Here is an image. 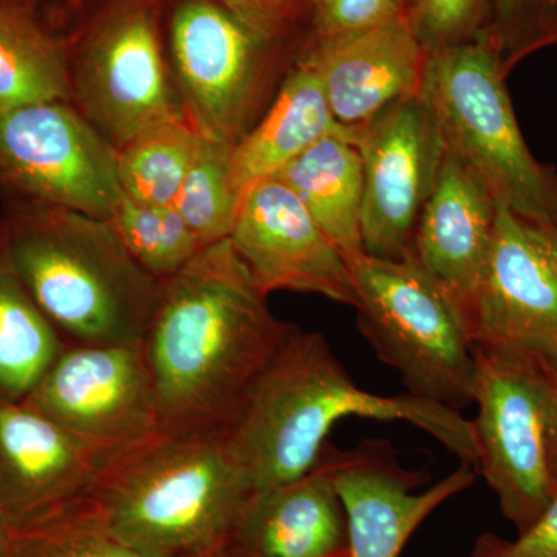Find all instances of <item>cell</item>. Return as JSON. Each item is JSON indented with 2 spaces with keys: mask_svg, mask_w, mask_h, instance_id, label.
Returning <instances> with one entry per match:
<instances>
[{
  "mask_svg": "<svg viewBox=\"0 0 557 557\" xmlns=\"http://www.w3.org/2000/svg\"><path fill=\"white\" fill-rule=\"evenodd\" d=\"M469 557H557V493L536 522L515 541L480 534Z\"/></svg>",
  "mask_w": 557,
  "mask_h": 557,
  "instance_id": "f546056e",
  "label": "cell"
},
{
  "mask_svg": "<svg viewBox=\"0 0 557 557\" xmlns=\"http://www.w3.org/2000/svg\"><path fill=\"white\" fill-rule=\"evenodd\" d=\"M70 95L116 150L150 127L186 119L168 79L156 25L138 7L102 22L70 70Z\"/></svg>",
  "mask_w": 557,
  "mask_h": 557,
  "instance_id": "8fae6325",
  "label": "cell"
},
{
  "mask_svg": "<svg viewBox=\"0 0 557 557\" xmlns=\"http://www.w3.org/2000/svg\"><path fill=\"white\" fill-rule=\"evenodd\" d=\"M234 146L200 135L196 157L174 207L203 247L230 239L239 208L231 156Z\"/></svg>",
  "mask_w": 557,
  "mask_h": 557,
  "instance_id": "d4e9b609",
  "label": "cell"
},
{
  "mask_svg": "<svg viewBox=\"0 0 557 557\" xmlns=\"http://www.w3.org/2000/svg\"><path fill=\"white\" fill-rule=\"evenodd\" d=\"M552 438H553V449H555V457H556V463H557V376H555V384H553Z\"/></svg>",
  "mask_w": 557,
  "mask_h": 557,
  "instance_id": "e575fe53",
  "label": "cell"
},
{
  "mask_svg": "<svg viewBox=\"0 0 557 557\" xmlns=\"http://www.w3.org/2000/svg\"><path fill=\"white\" fill-rule=\"evenodd\" d=\"M251 493L226 437L157 431L113 454L86 502L141 555L225 557Z\"/></svg>",
  "mask_w": 557,
  "mask_h": 557,
  "instance_id": "3957f363",
  "label": "cell"
},
{
  "mask_svg": "<svg viewBox=\"0 0 557 557\" xmlns=\"http://www.w3.org/2000/svg\"><path fill=\"white\" fill-rule=\"evenodd\" d=\"M357 148L364 172V252L406 258L446 153L426 101L418 94L392 106L358 131Z\"/></svg>",
  "mask_w": 557,
  "mask_h": 557,
  "instance_id": "4fadbf2b",
  "label": "cell"
},
{
  "mask_svg": "<svg viewBox=\"0 0 557 557\" xmlns=\"http://www.w3.org/2000/svg\"><path fill=\"white\" fill-rule=\"evenodd\" d=\"M109 222L139 265L160 281L174 276L203 248L172 205L123 196Z\"/></svg>",
  "mask_w": 557,
  "mask_h": 557,
  "instance_id": "484cf974",
  "label": "cell"
},
{
  "mask_svg": "<svg viewBox=\"0 0 557 557\" xmlns=\"http://www.w3.org/2000/svg\"><path fill=\"white\" fill-rule=\"evenodd\" d=\"M428 53L405 13L369 30L318 39L298 65L317 75L341 126L358 132L420 94Z\"/></svg>",
  "mask_w": 557,
  "mask_h": 557,
  "instance_id": "e0dca14e",
  "label": "cell"
},
{
  "mask_svg": "<svg viewBox=\"0 0 557 557\" xmlns=\"http://www.w3.org/2000/svg\"><path fill=\"white\" fill-rule=\"evenodd\" d=\"M146 557H188V556L146 555Z\"/></svg>",
  "mask_w": 557,
  "mask_h": 557,
  "instance_id": "d590c367",
  "label": "cell"
},
{
  "mask_svg": "<svg viewBox=\"0 0 557 557\" xmlns=\"http://www.w3.org/2000/svg\"><path fill=\"white\" fill-rule=\"evenodd\" d=\"M493 28L487 32L500 54L505 72L534 46L531 0H490Z\"/></svg>",
  "mask_w": 557,
  "mask_h": 557,
  "instance_id": "4dcf8cb0",
  "label": "cell"
},
{
  "mask_svg": "<svg viewBox=\"0 0 557 557\" xmlns=\"http://www.w3.org/2000/svg\"><path fill=\"white\" fill-rule=\"evenodd\" d=\"M225 557H350L346 508L327 471L317 461L302 478L251 493Z\"/></svg>",
  "mask_w": 557,
  "mask_h": 557,
  "instance_id": "ac0fdd59",
  "label": "cell"
},
{
  "mask_svg": "<svg viewBox=\"0 0 557 557\" xmlns=\"http://www.w3.org/2000/svg\"><path fill=\"white\" fill-rule=\"evenodd\" d=\"M487 32L428 53L420 95L446 152L497 208L557 233V177L531 156Z\"/></svg>",
  "mask_w": 557,
  "mask_h": 557,
  "instance_id": "5b68a950",
  "label": "cell"
},
{
  "mask_svg": "<svg viewBox=\"0 0 557 557\" xmlns=\"http://www.w3.org/2000/svg\"><path fill=\"white\" fill-rule=\"evenodd\" d=\"M534 46L557 42V0H531Z\"/></svg>",
  "mask_w": 557,
  "mask_h": 557,
  "instance_id": "d6a6232c",
  "label": "cell"
},
{
  "mask_svg": "<svg viewBox=\"0 0 557 557\" xmlns=\"http://www.w3.org/2000/svg\"><path fill=\"white\" fill-rule=\"evenodd\" d=\"M119 450L0 398V515L17 531L76 507Z\"/></svg>",
  "mask_w": 557,
  "mask_h": 557,
  "instance_id": "9a60e30c",
  "label": "cell"
},
{
  "mask_svg": "<svg viewBox=\"0 0 557 557\" xmlns=\"http://www.w3.org/2000/svg\"><path fill=\"white\" fill-rule=\"evenodd\" d=\"M211 0L183 3L172 22V51L186 119L203 137L236 146L265 97L263 44Z\"/></svg>",
  "mask_w": 557,
  "mask_h": 557,
  "instance_id": "9c48e42d",
  "label": "cell"
},
{
  "mask_svg": "<svg viewBox=\"0 0 557 557\" xmlns=\"http://www.w3.org/2000/svg\"><path fill=\"white\" fill-rule=\"evenodd\" d=\"M490 0H413L408 11L428 51L478 38Z\"/></svg>",
  "mask_w": 557,
  "mask_h": 557,
  "instance_id": "83f0119b",
  "label": "cell"
},
{
  "mask_svg": "<svg viewBox=\"0 0 557 557\" xmlns=\"http://www.w3.org/2000/svg\"><path fill=\"white\" fill-rule=\"evenodd\" d=\"M405 13L406 0H321L318 39L369 30Z\"/></svg>",
  "mask_w": 557,
  "mask_h": 557,
  "instance_id": "f1b7e54d",
  "label": "cell"
},
{
  "mask_svg": "<svg viewBox=\"0 0 557 557\" xmlns=\"http://www.w3.org/2000/svg\"><path fill=\"white\" fill-rule=\"evenodd\" d=\"M14 269L67 344H143L161 281L109 220L39 203L3 220Z\"/></svg>",
  "mask_w": 557,
  "mask_h": 557,
  "instance_id": "277c9868",
  "label": "cell"
},
{
  "mask_svg": "<svg viewBox=\"0 0 557 557\" xmlns=\"http://www.w3.org/2000/svg\"><path fill=\"white\" fill-rule=\"evenodd\" d=\"M274 177L284 182L329 240L346 256L364 252V172L350 139L329 135L296 157Z\"/></svg>",
  "mask_w": 557,
  "mask_h": 557,
  "instance_id": "44dd1931",
  "label": "cell"
},
{
  "mask_svg": "<svg viewBox=\"0 0 557 557\" xmlns=\"http://www.w3.org/2000/svg\"><path fill=\"white\" fill-rule=\"evenodd\" d=\"M329 135L346 137L357 146L358 132L341 126L317 75L298 65L262 119L233 148L231 166L240 196L255 183L277 175Z\"/></svg>",
  "mask_w": 557,
  "mask_h": 557,
  "instance_id": "ffe728a7",
  "label": "cell"
},
{
  "mask_svg": "<svg viewBox=\"0 0 557 557\" xmlns=\"http://www.w3.org/2000/svg\"><path fill=\"white\" fill-rule=\"evenodd\" d=\"M468 318L474 344L512 348L557 376V233L497 208Z\"/></svg>",
  "mask_w": 557,
  "mask_h": 557,
  "instance_id": "30bf717a",
  "label": "cell"
},
{
  "mask_svg": "<svg viewBox=\"0 0 557 557\" xmlns=\"http://www.w3.org/2000/svg\"><path fill=\"white\" fill-rule=\"evenodd\" d=\"M318 2H321V0H318Z\"/></svg>",
  "mask_w": 557,
  "mask_h": 557,
  "instance_id": "74e56055",
  "label": "cell"
},
{
  "mask_svg": "<svg viewBox=\"0 0 557 557\" xmlns=\"http://www.w3.org/2000/svg\"><path fill=\"white\" fill-rule=\"evenodd\" d=\"M0 183H2V178H0Z\"/></svg>",
  "mask_w": 557,
  "mask_h": 557,
  "instance_id": "8d00e7d4",
  "label": "cell"
},
{
  "mask_svg": "<svg viewBox=\"0 0 557 557\" xmlns=\"http://www.w3.org/2000/svg\"><path fill=\"white\" fill-rule=\"evenodd\" d=\"M357 322L381 362L413 397L461 412L474 397V338L467 310L412 255L346 256Z\"/></svg>",
  "mask_w": 557,
  "mask_h": 557,
  "instance_id": "8992f818",
  "label": "cell"
},
{
  "mask_svg": "<svg viewBox=\"0 0 557 557\" xmlns=\"http://www.w3.org/2000/svg\"><path fill=\"white\" fill-rule=\"evenodd\" d=\"M0 178L39 203L102 220L124 196L116 149L65 101L0 109Z\"/></svg>",
  "mask_w": 557,
  "mask_h": 557,
  "instance_id": "ba28073f",
  "label": "cell"
},
{
  "mask_svg": "<svg viewBox=\"0 0 557 557\" xmlns=\"http://www.w3.org/2000/svg\"><path fill=\"white\" fill-rule=\"evenodd\" d=\"M14 544V530L0 515V557H11Z\"/></svg>",
  "mask_w": 557,
  "mask_h": 557,
  "instance_id": "836d02e7",
  "label": "cell"
},
{
  "mask_svg": "<svg viewBox=\"0 0 557 557\" xmlns=\"http://www.w3.org/2000/svg\"><path fill=\"white\" fill-rule=\"evenodd\" d=\"M348 417L405 421L479 472L472 421L409 392L364 391L324 335L299 327L260 376L226 443L255 493L306 475L317 465L330 431Z\"/></svg>",
  "mask_w": 557,
  "mask_h": 557,
  "instance_id": "7a4b0ae2",
  "label": "cell"
},
{
  "mask_svg": "<svg viewBox=\"0 0 557 557\" xmlns=\"http://www.w3.org/2000/svg\"><path fill=\"white\" fill-rule=\"evenodd\" d=\"M318 463L327 471L346 508L350 557H399L417 528L478 479L467 461L423 493V471H409L388 440H362L355 449L325 443Z\"/></svg>",
  "mask_w": 557,
  "mask_h": 557,
  "instance_id": "5bb4252c",
  "label": "cell"
},
{
  "mask_svg": "<svg viewBox=\"0 0 557 557\" xmlns=\"http://www.w3.org/2000/svg\"><path fill=\"white\" fill-rule=\"evenodd\" d=\"M296 329L271 311L230 239L201 248L161 281L143 339L159 431L226 437Z\"/></svg>",
  "mask_w": 557,
  "mask_h": 557,
  "instance_id": "6da1fadb",
  "label": "cell"
},
{
  "mask_svg": "<svg viewBox=\"0 0 557 557\" xmlns=\"http://www.w3.org/2000/svg\"><path fill=\"white\" fill-rule=\"evenodd\" d=\"M69 98L70 65L60 40L30 13L0 0V109Z\"/></svg>",
  "mask_w": 557,
  "mask_h": 557,
  "instance_id": "603a6c76",
  "label": "cell"
},
{
  "mask_svg": "<svg viewBox=\"0 0 557 557\" xmlns=\"http://www.w3.org/2000/svg\"><path fill=\"white\" fill-rule=\"evenodd\" d=\"M223 9L259 35L270 40L278 27V11L276 0H214Z\"/></svg>",
  "mask_w": 557,
  "mask_h": 557,
  "instance_id": "1f68e13d",
  "label": "cell"
},
{
  "mask_svg": "<svg viewBox=\"0 0 557 557\" xmlns=\"http://www.w3.org/2000/svg\"><path fill=\"white\" fill-rule=\"evenodd\" d=\"M24 403L109 448H124L159 431L143 344H67Z\"/></svg>",
  "mask_w": 557,
  "mask_h": 557,
  "instance_id": "7c38bea8",
  "label": "cell"
},
{
  "mask_svg": "<svg viewBox=\"0 0 557 557\" xmlns=\"http://www.w3.org/2000/svg\"><path fill=\"white\" fill-rule=\"evenodd\" d=\"M230 240L267 296L288 289L357 307L346 258L281 180L244 190Z\"/></svg>",
  "mask_w": 557,
  "mask_h": 557,
  "instance_id": "2e32d148",
  "label": "cell"
},
{
  "mask_svg": "<svg viewBox=\"0 0 557 557\" xmlns=\"http://www.w3.org/2000/svg\"><path fill=\"white\" fill-rule=\"evenodd\" d=\"M65 346L14 269L0 223V398L24 401Z\"/></svg>",
  "mask_w": 557,
  "mask_h": 557,
  "instance_id": "7402d4cb",
  "label": "cell"
},
{
  "mask_svg": "<svg viewBox=\"0 0 557 557\" xmlns=\"http://www.w3.org/2000/svg\"><path fill=\"white\" fill-rule=\"evenodd\" d=\"M472 420L479 474L496 493L502 515L518 533L536 522L557 493L552 438L555 376L512 348L474 344Z\"/></svg>",
  "mask_w": 557,
  "mask_h": 557,
  "instance_id": "52a82bcc",
  "label": "cell"
},
{
  "mask_svg": "<svg viewBox=\"0 0 557 557\" xmlns=\"http://www.w3.org/2000/svg\"><path fill=\"white\" fill-rule=\"evenodd\" d=\"M11 557H146L112 536L87 502L44 520L14 530Z\"/></svg>",
  "mask_w": 557,
  "mask_h": 557,
  "instance_id": "4316f807",
  "label": "cell"
},
{
  "mask_svg": "<svg viewBox=\"0 0 557 557\" xmlns=\"http://www.w3.org/2000/svg\"><path fill=\"white\" fill-rule=\"evenodd\" d=\"M200 134L188 119L168 121L116 150L121 190L127 199L174 205L196 157Z\"/></svg>",
  "mask_w": 557,
  "mask_h": 557,
  "instance_id": "cb8c5ba5",
  "label": "cell"
},
{
  "mask_svg": "<svg viewBox=\"0 0 557 557\" xmlns=\"http://www.w3.org/2000/svg\"><path fill=\"white\" fill-rule=\"evenodd\" d=\"M276 2H278V0H276Z\"/></svg>",
  "mask_w": 557,
  "mask_h": 557,
  "instance_id": "f35d334b",
  "label": "cell"
},
{
  "mask_svg": "<svg viewBox=\"0 0 557 557\" xmlns=\"http://www.w3.org/2000/svg\"><path fill=\"white\" fill-rule=\"evenodd\" d=\"M497 207L448 152L421 211L413 256L468 313L494 236Z\"/></svg>",
  "mask_w": 557,
  "mask_h": 557,
  "instance_id": "d6986e66",
  "label": "cell"
}]
</instances>
